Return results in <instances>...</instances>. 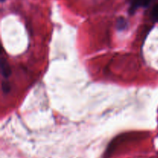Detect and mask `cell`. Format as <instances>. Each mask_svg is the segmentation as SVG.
I'll return each mask as SVG.
<instances>
[{
    "instance_id": "cell-3",
    "label": "cell",
    "mask_w": 158,
    "mask_h": 158,
    "mask_svg": "<svg viewBox=\"0 0 158 158\" xmlns=\"http://www.w3.org/2000/svg\"><path fill=\"white\" fill-rule=\"evenodd\" d=\"M117 29H118L119 30H123V29H126L127 26V20H125L124 18L120 17V18L117 20Z\"/></svg>"
},
{
    "instance_id": "cell-2",
    "label": "cell",
    "mask_w": 158,
    "mask_h": 158,
    "mask_svg": "<svg viewBox=\"0 0 158 158\" xmlns=\"http://www.w3.org/2000/svg\"><path fill=\"white\" fill-rule=\"evenodd\" d=\"M151 0H133L132 5H131V11H134L137 9L138 7H146L148 6Z\"/></svg>"
},
{
    "instance_id": "cell-1",
    "label": "cell",
    "mask_w": 158,
    "mask_h": 158,
    "mask_svg": "<svg viewBox=\"0 0 158 158\" xmlns=\"http://www.w3.org/2000/svg\"><path fill=\"white\" fill-rule=\"evenodd\" d=\"M0 66H1V72L2 74L5 77H8L11 74V69L9 67V64H8L7 60L5 58L1 59V63H0Z\"/></svg>"
},
{
    "instance_id": "cell-4",
    "label": "cell",
    "mask_w": 158,
    "mask_h": 158,
    "mask_svg": "<svg viewBox=\"0 0 158 158\" xmlns=\"http://www.w3.org/2000/svg\"><path fill=\"white\" fill-rule=\"evenodd\" d=\"M151 14H152L153 18L155 19V20H158V4L154 6Z\"/></svg>"
}]
</instances>
